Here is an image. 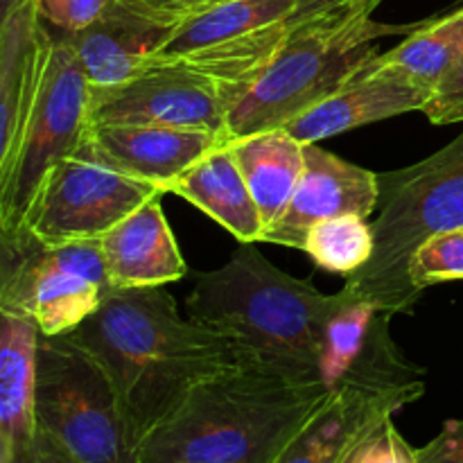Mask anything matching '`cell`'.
Instances as JSON below:
<instances>
[{
  "label": "cell",
  "mask_w": 463,
  "mask_h": 463,
  "mask_svg": "<svg viewBox=\"0 0 463 463\" xmlns=\"http://www.w3.org/2000/svg\"><path fill=\"white\" fill-rule=\"evenodd\" d=\"M68 335L111 378L136 452L199 384L242 366L224 337L181 319L165 285L116 288Z\"/></svg>",
  "instance_id": "1"
},
{
  "label": "cell",
  "mask_w": 463,
  "mask_h": 463,
  "mask_svg": "<svg viewBox=\"0 0 463 463\" xmlns=\"http://www.w3.org/2000/svg\"><path fill=\"white\" fill-rule=\"evenodd\" d=\"M335 307L337 294L285 274L249 242L226 265L194 274L185 298L188 319L224 337L242 366L298 383H321V344Z\"/></svg>",
  "instance_id": "2"
},
{
  "label": "cell",
  "mask_w": 463,
  "mask_h": 463,
  "mask_svg": "<svg viewBox=\"0 0 463 463\" xmlns=\"http://www.w3.org/2000/svg\"><path fill=\"white\" fill-rule=\"evenodd\" d=\"M258 366H238L199 384L143 443L138 463H276L330 396Z\"/></svg>",
  "instance_id": "3"
},
{
  "label": "cell",
  "mask_w": 463,
  "mask_h": 463,
  "mask_svg": "<svg viewBox=\"0 0 463 463\" xmlns=\"http://www.w3.org/2000/svg\"><path fill=\"white\" fill-rule=\"evenodd\" d=\"M380 0H353L342 7L289 21L279 52L229 109V136L280 129L328 98L378 54L383 36L420 25H384L371 18Z\"/></svg>",
  "instance_id": "4"
},
{
  "label": "cell",
  "mask_w": 463,
  "mask_h": 463,
  "mask_svg": "<svg viewBox=\"0 0 463 463\" xmlns=\"http://www.w3.org/2000/svg\"><path fill=\"white\" fill-rule=\"evenodd\" d=\"M378 188L373 258L344 289L393 315H411L420 298L410 280L411 256L434 235L463 229V131L425 161L378 175Z\"/></svg>",
  "instance_id": "5"
},
{
  "label": "cell",
  "mask_w": 463,
  "mask_h": 463,
  "mask_svg": "<svg viewBox=\"0 0 463 463\" xmlns=\"http://www.w3.org/2000/svg\"><path fill=\"white\" fill-rule=\"evenodd\" d=\"M34 411L80 463H138L111 378L71 335L39 337Z\"/></svg>",
  "instance_id": "6"
},
{
  "label": "cell",
  "mask_w": 463,
  "mask_h": 463,
  "mask_svg": "<svg viewBox=\"0 0 463 463\" xmlns=\"http://www.w3.org/2000/svg\"><path fill=\"white\" fill-rule=\"evenodd\" d=\"M90 81L61 34L50 41L36 107L12 170L0 179V240L25 233L27 217L50 172L90 134Z\"/></svg>",
  "instance_id": "7"
},
{
  "label": "cell",
  "mask_w": 463,
  "mask_h": 463,
  "mask_svg": "<svg viewBox=\"0 0 463 463\" xmlns=\"http://www.w3.org/2000/svg\"><path fill=\"white\" fill-rule=\"evenodd\" d=\"M0 249V310L30 317L41 335L72 333L116 289L99 240L43 244L23 233Z\"/></svg>",
  "instance_id": "8"
},
{
  "label": "cell",
  "mask_w": 463,
  "mask_h": 463,
  "mask_svg": "<svg viewBox=\"0 0 463 463\" xmlns=\"http://www.w3.org/2000/svg\"><path fill=\"white\" fill-rule=\"evenodd\" d=\"M154 194L163 193L109 165L86 138L50 172L27 217L25 233L43 244L99 240Z\"/></svg>",
  "instance_id": "9"
},
{
  "label": "cell",
  "mask_w": 463,
  "mask_h": 463,
  "mask_svg": "<svg viewBox=\"0 0 463 463\" xmlns=\"http://www.w3.org/2000/svg\"><path fill=\"white\" fill-rule=\"evenodd\" d=\"M93 125H158L229 136V109L217 86L179 61H149L113 86H90Z\"/></svg>",
  "instance_id": "10"
},
{
  "label": "cell",
  "mask_w": 463,
  "mask_h": 463,
  "mask_svg": "<svg viewBox=\"0 0 463 463\" xmlns=\"http://www.w3.org/2000/svg\"><path fill=\"white\" fill-rule=\"evenodd\" d=\"M392 317L393 312L339 289L321 344V383L330 392H425V371L392 339Z\"/></svg>",
  "instance_id": "11"
},
{
  "label": "cell",
  "mask_w": 463,
  "mask_h": 463,
  "mask_svg": "<svg viewBox=\"0 0 463 463\" xmlns=\"http://www.w3.org/2000/svg\"><path fill=\"white\" fill-rule=\"evenodd\" d=\"M179 23L143 0H111L89 27L61 36L90 86H113L143 71L170 41Z\"/></svg>",
  "instance_id": "12"
},
{
  "label": "cell",
  "mask_w": 463,
  "mask_h": 463,
  "mask_svg": "<svg viewBox=\"0 0 463 463\" xmlns=\"http://www.w3.org/2000/svg\"><path fill=\"white\" fill-rule=\"evenodd\" d=\"M378 175L306 143V167L288 208L262 242L303 249L307 231L319 222L339 215L371 217L378 208Z\"/></svg>",
  "instance_id": "13"
},
{
  "label": "cell",
  "mask_w": 463,
  "mask_h": 463,
  "mask_svg": "<svg viewBox=\"0 0 463 463\" xmlns=\"http://www.w3.org/2000/svg\"><path fill=\"white\" fill-rule=\"evenodd\" d=\"M432 90L398 68L380 61V52L335 93L289 122L285 129L301 143L333 138L344 131L387 120L410 111H423Z\"/></svg>",
  "instance_id": "14"
},
{
  "label": "cell",
  "mask_w": 463,
  "mask_h": 463,
  "mask_svg": "<svg viewBox=\"0 0 463 463\" xmlns=\"http://www.w3.org/2000/svg\"><path fill=\"white\" fill-rule=\"evenodd\" d=\"M52 32L23 0L0 16V179L9 175L36 107Z\"/></svg>",
  "instance_id": "15"
},
{
  "label": "cell",
  "mask_w": 463,
  "mask_h": 463,
  "mask_svg": "<svg viewBox=\"0 0 463 463\" xmlns=\"http://www.w3.org/2000/svg\"><path fill=\"white\" fill-rule=\"evenodd\" d=\"M89 138L102 161L165 194L176 176L231 136L158 125H93Z\"/></svg>",
  "instance_id": "16"
},
{
  "label": "cell",
  "mask_w": 463,
  "mask_h": 463,
  "mask_svg": "<svg viewBox=\"0 0 463 463\" xmlns=\"http://www.w3.org/2000/svg\"><path fill=\"white\" fill-rule=\"evenodd\" d=\"M425 392L342 389L312 414L276 463H342L371 428L419 401Z\"/></svg>",
  "instance_id": "17"
},
{
  "label": "cell",
  "mask_w": 463,
  "mask_h": 463,
  "mask_svg": "<svg viewBox=\"0 0 463 463\" xmlns=\"http://www.w3.org/2000/svg\"><path fill=\"white\" fill-rule=\"evenodd\" d=\"M161 199L163 194H154L99 238L104 262L116 288H158L188 274Z\"/></svg>",
  "instance_id": "18"
},
{
  "label": "cell",
  "mask_w": 463,
  "mask_h": 463,
  "mask_svg": "<svg viewBox=\"0 0 463 463\" xmlns=\"http://www.w3.org/2000/svg\"><path fill=\"white\" fill-rule=\"evenodd\" d=\"M39 337L34 319L0 310V463L16 461L39 437L34 411Z\"/></svg>",
  "instance_id": "19"
},
{
  "label": "cell",
  "mask_w": 463,
  "mask_h": 463,
  "mask_svg": "<svg viewBox=\"0 0 463 463\" xmlns=\"http://www.w3.org/2000/svg\"><path fill=\"white\" fill-rule=\"evenodd\" d=\"M229 140L213 147L206 156L176 176L167 185L165 194H176L197 206L240 242H262L267 231L265 220L249 193Z\"/></svg>",
  "instance_id": "20"
},
{
  "label": "cell",
  "mask_w": 463,
  "mask_h": 463,
  "mask_svg": "<svg viewBox=\"0 0 463 463\" xmlns=\"http://www.w3.org/2000/svg\"><path fill=\"white\" fill-rule=\"evenodd\" d=\"M229 147L265 226L271 229L285 213L301 181L306 167V143L280 127L231 138Z\"/></svg>",
  "instance_id": "21"
},
{
  "label": "cell",
  "mask_w": 463,
  "mask_h": 463,
  "mask_svg": "<svg viewBox=\"0 0 463 463\" xmlns=\"http://www.w3.org/2000/svg\"><path fill=\"white\" fill-rule=\"evenodd\" d=\"M297 12V0H231L184 18L152 61H184L229 48L258 30L283 23Z\"/></svg>",
  "instance_id": "22"
},
{
  "label": "cell",
  "mask_w": 463,
  "mask_h": 463,
  "mask_svg": "<svg viewBox=\"0 0 463 463\" xmlns=\"http://www.w3.org/2000/svg\"><path fill=\"white\" fill-rule=\"evenodd\" d=\"M463 54V7L420 23L401 45L380 52V61L398 68L432 90Z\"/></svg>",
  "instance_id": "23"
},
{
  "label": "cell",
  "mask_w": 463,
  "mask_h": 463,
  "mask_svg": "<svg viewBox=\"0 0 463 463\" xmlns=\"http://www.w3.org/2000/svg\"><path fill=\"white\" fill-rule=\"evenodd\" d=\"M369 217L351 215L330 217L312 226L301 251H306L321 269L353 276L373 258L375 240Z\"/></svg>",
  "instance_id": "24"
},
{
  "label": "cell",
  "mask_w": 463,
  "mask_h": 463,
  "mask_svg": "<svg viewBox=\"0 0 463 463\" xmlns=\"http://www.w3.org/2000/svg\"><path fill=\"white\" fill-rule=\"evenodd\" d=\"M410 280L420 294L432 285L463 280V229L430 238L410 262Z\"/></svg>",
  "instance_id": "25"
},
{
  "label": "cell",
  "mask_w": 463,
  "mask_h": 463,
  "mask_svg": "<svg viewBox=\"0 0 463 463\" xmlns=\"http://www.w3.org/2000/svg\"><path fill=\"white\" fill-rule=\"evenodd\" d=\"M342 463H419V457L398 432L393 416H387L353 446Z\"/></svg>",
  "instance_id": "26"
},
{
  "label": "cell",
  "mask_w": 463,
  "mask_h": 463,
  "mask_svg": "<svg viewBox=\"0 0 463 463\" xmlns=\"http://www.w3.org/2000/svg\"><path fill=\"white\" fill-rule=\"evenodd\" d=\"M41 21L50 32L72 34L89 27L99 14L111 5V0H34Z\"/></svg>",
  "instance_id": "27"
},
{
  "label": "cell",
  "mask_w": 463,
  "mask_h": 463,
  "mask_svg": "<svg viewBox=\"0 0 463 463\" xmlns=\"http://www.w3.org/2000/svg\"><path fill=\"white\" fill-rule=\"evenodd\" d=\"M423 113L434 125L463 122V54L434 86Z\"/></svg>",
  "instance_id": "28"
},
{
  "label": "cell",
  "mask_w": 463,
  "mask_h": 463,
  "mask_svg": "<svg viewBox=\"0 0 463 463\" xmlns=\"http://www.w3.org/2000/svg\"><path fill=\"white\" fill-rule=\"evenodd\" d=\"M419 463H463V419L448 420L441 432L416 450Z\"/></svg>",
  "instance_id": "29"
},
{
  "label": "cell",
  "mask_w": 463,
  "mask_h": 463,
  "mask_svg": "<svg viewBox=\"0 0 463 463\" xmlns=\"http://www.w3.org/2000/svg\"><path fill=\"white\" fill-rule=\"evenodd\" d=\"M12 463H80L68 450H63L54 439H50L43 430L39 428V437L32 443L27 452H23L16 461Z\"/></svg>",
  "instance_id": "30"
},
{
  "label": "cell",
  "mask_w": 463,
  "mask_h": 463,
  "mask_svg": "<svg viewBox=\"0 0 463 463\" xmlns=\"http://www.w3.org/2000/svg\"><path fill=\"white\" fill-rule=\"evenodd\" d=\"M143 3L156 12L165 14V16L184 21V18L206 12V9L217 7L222 3H231V0H143Z\"/></svg>",
  "instance_id": "31"
},
{
  "label": "cell",
  "mask_w": 463,
  "mask_h": 463,
  "mask_svg": "<svg viewBox=\"0 0 463 463\" xmlns=\"http://www.w3.org/2000/svg\"><path fill=\"white\" fill-rule=\"evenodd\" d=\"M346 3H353V0H297V12L292 14L289 21H303V18L328 12V9L335 7H342V5Z\"/></svg>",
  "instance_id": "32"
},
{
  "label": "cell",
  "mask_w": 463,
  "mask_h": 463,
  "mask_svg": "<svg viewBox=\"0 0 463 463\" xmlns=\"http://www.w3.org/2000/svg\"><path fill=\"white\" fill-rule=\"evenodd\" d=\"M14 3H16V0H0V16H5V14L14 7Z\"/></svg>",
  "instance_id": "33"
},
{
  "label": "cell",
  "mask_w": 463,
  "mask_h": 463,
  "mask_svg": "<svg viewBox=\"0 0 463 463\" xmlns=\"http://www.w3.org/2000/svg\"><path fill=\"white\" fill-rule=\"evenodd\" d=\"M18 3H23V0H16V3H14V7H16V5H18ZM14 7H12V9H14ZM12 9H9V12H12Z\"/></svg>",
  "instance_id": "34"
}]
</instances>
